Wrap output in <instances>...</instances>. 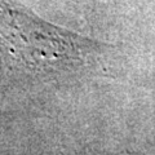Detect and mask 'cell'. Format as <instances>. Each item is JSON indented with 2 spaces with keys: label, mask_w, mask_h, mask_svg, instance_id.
<instances>
[{
  "label": "cell",
  "mask_w": 155,
  "mask_h": 155,
  "mask_svg": "<svg viewBox=\"0 0 155 155\" xmlns=\"http://www.w3.org/2000/svg\"><path fill=\"white\" fill-rule=\"evenodd\" d=\"M2 34L7 53L19 67L34 74L75 70L100 47L43 21L11 0L2 2Z\"/></svg>",
  "instance_id": "obj_1"
}]
</instances>
